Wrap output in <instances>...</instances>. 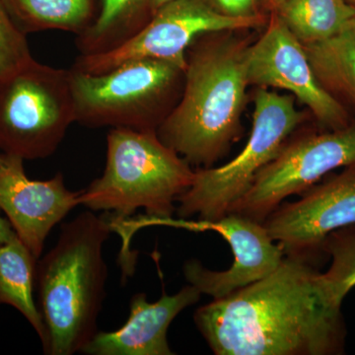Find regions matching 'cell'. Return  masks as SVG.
<instances>
[{
    "label": "cell",
    "mask_w": 355,
    "mask_h": 355,
    "mask_svg": "<svg viewBox=\"0 0 355 355\" xmlns=\"http://www.w3.org/2000/svg\"><path fill=\"white\" fill-rule=\"evenodd\" d=\"M322 252L331 259L330 268L323 273L324 284L331 296L343 303L355 286V224L331 233Z\"/></svg>",
    "instance_id": "cell-20"
},
{
    "label": "cell",
    "mask_w": 355,
    "mask_h": 355,
    "mask_svg": "<svg viewBox=\"0 0 355 355\" xmlns=\"http://www.w3.org/2000/svg\"><path fill=\"white\" fill-rule=\"evenodd\" d=\"M197 287L184 286L173 295L163 294L148 302L144 293L132 296L127 323L113 331H97L84 347L90 355H172L167 340L168 329L175 318L200 301Z\"/></svg>",
    "instance_id": "cell-14"
},
{
    "label": "cell",
    "mask_w": 355,
    "mask_h": 355,
    "mask_svg": "<svg viewBox=\"0 0 355 355\" xmlns=\"http://www.w3.org/2000/svg\"><path fill=\"white\" fill-rule=\"evenodd\" d=\"M347 1L355 9V0H347Z\"/></svg>",
    "instance_id": "cell-27"
},
{
    "label": "cell",
    "mask_w": 355,
    "mask_h": 355,
    "mask_svg": "<svg viewBox=\"0 0 355 355\" xmlns=\"http://www.w3.org/2000/svg\"><path fill=\"white\" fill-rule=\"evenodd\" d=\"M304 48L322 85L355 102V31L347 27L326 41Z\"/></svg>",
    "instance_id": "cell-19"
},
{
    "label": "cell",
    "mask_w": 355,
    "mask_h": 355,
    "mask_svg": "<svg viewBox=\"0 0 355 355\" xmlns=\"http://www.w3.org/2000/svg\"><path fill=\"white\" fill-rule=\"evenodd\" d=\"M76 123L69 69L34 58L0 76V151L24 160L53 155Z\"/></svg>",
    "instance_id": "cell-7"
},
{
    "label": "cell",
    "mask_w": 355,
    "mask_h": 355,
    "mask_svg": "<svg viewBox=\"0 0 355 355\" xmlns=\"http://www.w3.org/2000/svg\"><path fill=\"white\" fill-rule=\"evenodd\" d=\"M352 165H355V125L287 140L277 157L258 173L251 188L228 214L263 223L286 198L309 190L333 170Z\"/></svg>",
    "instance_id": "cell-9"
},
{
    "label": "cell",
    "mask_w": 355,
    "mask_h": 355,
    "mask_svg": "<svg viewBox=\"0 0 355 355\" xmlns=\"http://www.w3.org/2000/svg\"><path fill=\"white\" fill-rule=\"evenodd\" d=\"M277 14L294 37L308 46L347 29L355 9L347 0H286Z\"/></svg>",
    "instance_id": "cell-18"
},
{
    "label": "cell",
    "mask_w": 355,
    "mask_h": 355,
    "mask_svg": "<svg viewBox=\"0 0 355 355\" xmlns=\"http://www.w3.org/2000/svg\"><path fill=\"white\" fill-rule=\"evenodd\" d=\"M342 305L313 261L286 256L265 279L198 308L193 320L216 355H340Z\"/></svg>",
    "instance_id": "cell-1"
},
{
    "label": "cell",
    "mask_w": 355,
    "mask_h": 355,
    "mask_svg": "<svg viewBox=\"0 0 355 355\" xmlns=\"http://www.w3.org/2000/svg\"><path fill=\"white\" fill-rule=\"evenodd\" d=\"M195 177L191 165L166 146L156 132L111 128L107 135L106 167L81 191L80 205L108 212L121 225L137 209L154 220H168L175 202Z\"/></svg>",
    "instance_id": "cell-4"
},
{
    "label": "cell",
    "mask_w": 355,
    "mask_h": 355,
    "mask_svg": "<svg viewBox=\"0 0 355 355\" xmlns=\"http://www.w3.org/2000/svg\"><path fill=\"white\" fill-rule=\"evenodd\" d=\"M261 17L234 18L216 11L207 0H172L159 7L135 37L119 48L99 55H79L71 69L103 74L139 60H159L186 69L187 51L200 35L248 29Z\"/></svg>",
    "instance_id": "cell-8"
},
{
    "label": "cell",
    "mask_w": 355,
    "mask_h": 355,
    "mask_svg": "<svg viewBox=\"0 0 355 355\" xmlns=\"http://www.w3.org/2000/svg\"><path fill=\"white\" fill-rule=\"evenodd\" d=\"M38 259L18 236L0 245V306L15 308L29 322L43 347L46 330L34 298Z\"/></svg>",
    "instance_id": "cell-15"
},
{
    "label": "cell",
    "mask_w": 355,
    "mask_h": 355,
    "mask_svg": "<svg viewBox=\"0 0 355 355\" xmlns=\"http://www.w3.org/2000/svg\"><path fill=\"white\" fill-rule=\"evenodd\" d=\"M223 236L230 245L234 261L227 270H209L200 261L190 260L184 265L189 284L214 299L226 297L233 292L265 279L279 268L284 251L275 244L261 222L228 214L219 220L207 223Z\"/></svg>",
    "instance_id": "cell-13"
},
{
    "label": "cell",
    "mask_w": 355,
    "mask_h": 355,
    "mask_svg": "<svg viewBox=\"0 0 355 355\" xmlns=\"http://www.w3.org/2000/svg\"><path fill=\"white\" fill-rule=\"evenodd\" d=\"M24 161L18 156L0 154V210L39 260L53 228L80 205L83 191L69 190L62 173L44 181L30 179Z\"/></svg>",
    "instance_id": "cell-12"
},
{
    "label": "cell",
    "mask_w": 355,
    "mask_h": 355,
    "mask_svg": "<svg viewBox=\"0 0 355 355\" xmlns=\"http://www.w3.org/2000/svg\"><path fill=\"white\" fill-rule=\"evenodd\" d=\"M153 15L151 0H100L94 23L76 36L79 55H99L119 48L135 37Z\"/></svg>",
    "instance_id": "cell-16"
},
{
    "label": "cell",
    "mask_w": 355,
    "mask_h": 355,
    "mask_svg": "<svg viewBox=\"0 0 355 355\" xmlns=\"http://www.w3.org/2000/svg\"><path fill=\"white\" fill-rule=\"evenodd\" d=\"M303 118L291 96L263 87L257 91L246 146L226 164L195 171L190 188L178 198V216H196L205 224L225 216L251 188L258 173L277 157Z\"/></svg>",
    "instance_id": "cell-6"
},
{
    "label": "cell",
    "mask_w": 355,
    "mask_h": 355,
    "mask_svg": "<svg viewBox=\"0 0 355 355\" xmlns=\"http://www.w3.org/2000/svg\"><path fill=\"white\" fill-rule=\"evenodd\" d=\"M207 2L223 15L234 18L259 17L260 0H207Z\"/></svg>",
    "instance_id": "cell-22"
},
{
    "label": "cell",
    "mask_w": 355,
    "mask_h": 355,
    "mask_svg": "<svg viewBox=\"0 0 355 355\" xmlns=\"http://www.w3.org/2000/svg\"><path fill=\"white\" fill-rule=\"evenodd\" d=\"M245 64L249 85L289 91L322 125L334 130L347 127L342 104L320 83L304 46L277 14L263 36L245 50Z\"/></svg>",
    "instance_id": "cell-10"
},
{
    "label": "cell",
    "mask_w": 355,
    "mask_h": 355,
    "mask_svg": "<svg viewBox=\"0 0 355 355\" xmlns=\"http://www.w3.org/2000/svg\"><path fill=\"white\" fill-rule=\"evenodd\" d=\"M172 0H151V6H153V14L159 8V7L164 6Z\"/></svg>",
    "instance_id": "cell-25"
},
{
    "label": "cell",
    "mask_w": 355,
    "mask_h": 355,
    "mask_svg": "<svg viewBox=\"0 0 355 355\" xmlns=\"http://www.w3.org/2000/svg\"><path fill=\"white\" fill-rule=\"evenodd\" d=\"M349 27L352 28V29L354 30V31H355V17H354V19L350 21Z\"/></svg>",
    "instance_id": "cell-26"
},
{
    "label": "cell",
    "mask_w": 355,
    "mask_h": 355,
    "mask_svg": "<svg viewBox=\"0 0 355 355\" xmlns=\"http://www.w3.org/2000/svg\"><path fill=\"white\" fill-rule=\"evenodd\" d=\"M355 224V165L305 191L295 202L282 203L265 221L268 234L286 256L314 263L324 240L338 229Z\"/></svg>",
    "instance_id": "cell-11"
},
{
    "label": "cell",
    "mask_w": 355,
    "mask_h": 355,
    "mask_svg": "<svg viewBox=\"0 0 355 355\" xmlns=\"http://www.w3.org/2000/svg\"><path fill=\"white\" fill-rule=\"evenodd\" d=\"M76 123L84 127L156 132L179 102L184 69L139 60L103 74L69 69Z\"/></svg>",
    "instance_id": "cell-5"
},
{
    "label": "cell",
    "mask_w": 355,
    "mask_h": 355,
    "mask_svg": "<svg viewBox=\"0 0 355 355\" xmlns=\"http://www.w3.org/2000/svg\"><path fill=\"white\" fill-rule=\"evenodd\" d=\"M26 36L0 0V76L32 60Z\"/></svg>",
    "instance_id": "cell-21"
},
{
    "label": "cell",
    "mask_w": 355,
    "mask_h": 355,
    "mask_svg": "<svg viewBox=\"0 0 355 355\" xmlns=\"http://www.w3.org/2000/svg\"><path fill=\"white\" fill-rule=\"evenodd\" d=\"M25 35L60 30L79 36L94 23L100 0H2Z\"/></svg>",
    "instance_id": "cell-17"
},
{
    "label": "cell",
    "mask_w": 355,
    "mask_h": 355,
    "mask_svg": "<svg viewBox=\"0 0 355 355\" xmlns=\"http://www.w3.org/2000/svg\"><path fill=\"white\" fill-rule=\"evenodd\" d=\"M284 1H286V0H260V3L263 4L266 9H270V10H273L277 12L280 8V6L284 3Z\"/></svg>",
    "instance_id": "cell-24"
},
{
    "label": "cell",
    "mask_w": 355,
    "mask_h": 355,
    "mask_svg": "<svg viewBox=\"0 0 355 355\" xmlns=\"http://www.w3.org/2000/svg\"><path fill=\"white\" fill-rule=\"evenodd\" d=\"M245 50L196 39L187 51L183 92L156 133L191 166L211 167L241 132L249 86Z\"/></svg>",
    "instance_id": "cell-3"
},
{
    "label": "cell",
    "mask_w": 355,
    "mask_h": 355,
    "mask_svg": "<svg viewBox=\"0 0 355 355\" xmlns=\"http://www.w3.org/2000/svg\"><path fill=\"white\" fill-rule=\"evenodd\" d=\"M114 231L111 214L81 212L62 224L57 244L37 263L39 309L50 355L81 352L97 334L108 268L105 242Z\"/></svg>",
    "instance_id": "cell-2"
},
{
    "label": "cell",
    "mask_w": 355,
    "mask_h": 355,
    "mask_svg": "<svg viewBox=\"0 0 355 355\" xmlns=\"http://www.w3.org/2000/svg\"><path fill=\"white\" fill-rule=\"evenodd\" d=\"M17 235H16L15 231H14L12 225L7 219V217L4 218L0 214V245L11 241Z\"/></svg>",
    "instance_id": "cell-23"
}]
</instances>
